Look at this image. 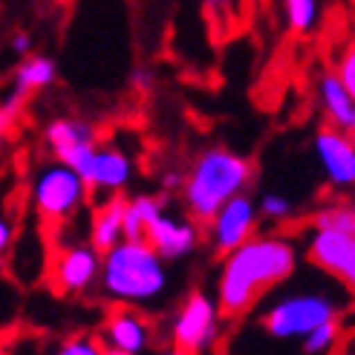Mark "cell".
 Wrapping results in <instances>:
<instances>
[{
	"label": "cell",
	"mask_w": 355,
	"mask_h": 355,
	"mask_svg": "<svg viewBox=\"0 0 355 355\" xmlns=\"http://www.w3.org/2000/svg\"><path fill=\"white\" fill-rule=\"evenodd\" d=\"M153 338V327L141 312H136L133 306H119L107 315V321L101 327V341L104 349H119L128 355H141L150 347Z\"/></svg>",
	"instance_id": "obj_13"
},
{
	"label": "cell",
	"mask_w": 355,
	"mask_h": 355,
	"mask_svg": "<svg viewBox=\"0 0 355 355\" xmlns=\"http://www.w3.org/2000/svg\"><path fill=\"white\" fill-rule=\"evenodd\" d=\"M165 257L148 240H124L104 252L101 292L124 306H148L162 300L168 292Z\"/></svg>",
	"instance_id": "obj_2"
},
{
	"label": "cell",
	"mask_w": 355,
	"mask_h": 355,
	"mask_svg": "<svg viewBox=\"0 0 355 355\" xmlns=\"http://www.w3.org/2000/svg\"><path fill=\"white\" fill-rule=\"evenodd\" d=\"M312 228L355 234V208H352V202H327V205H321L312 214Z\"/></svg>",
	"instance_id": "obj_19"
},
{
	"label": "cell",
	"mask_w": 355,
	"mask_h": 355,
	"mask_svg": "<svg viewBox=\"0 0 355 355\" xmlns=\"http://www.w3.org/2000/svg\"><path fill=\"white\" fill-rule=\"evenodd\" d=\"M315 159L321 165L324 180L335 191H352L355 188V136L327 124L315 133Z\"/></svg>",
	"instance_id": "obj_10"
},
{
	"label": "cell",
	"mask_w": 355,
	"mask_h": 355,
	"mask_svg": "<svg viewBox=\"0 0 355 355\" xmlns=\"http://www.w3.org/2000/svg\"><path fill=\"white\" fill-rule=\"evenodd\" d=\"M257 220H260V205L248 197V193H240V197L228 200L211 223H205L208 228V243L217 254H228L234 252L237 245H243L248 237H254L257 232Z\"/></svg>",
	"instance_id": "obj_8"
},
{
	"label": "cell",
	"mask_w": 355,
	"mask_h": 355,
	"mask_svg": "<svg viewBox=\"0 0 355 355\" xmlns=\"http://www.w3.org/2000/svg\"><path fill=\"white\" fill-rule=\"evenodd\" d=\"M335 341H338V324H335V321L321 324V327L312 329L304 338V352L306 355H324L327 349L335 347Z\"/></svg>",
	"instance_id": "obj_22"
},
{
	"label": "cell",
	"mask_w": 355,
	"mask_h": 355,
	"mask_svg": "<svg viewBox=\"0 0 355 355\" xmlns=\"http://www.w3.org/2000/svg\"><path fill=\"white\" fill-rule=\"evenodd\" d=\"M208 9H214L217 15H225V12H237V3L240 0H205Z\"/></svg>",
	"instance_id": "obj_26"
},
{
	"label": "cell",
	"mask_w": 355,
	"mask_h": 355,
	"mask_svg": "<svg viewBox=\"0 0 355 355\" xmlns=\"http://www.w3.org/2000/svg\"><path fill=\"white\" fill-rule=\"evenodd\" d=\"M87 193L90 185L84 176L55 156L49 162H41L29 176V202L38 211V217L52 225L73 220L84 208Z\"/></svg>",
	"instance_id": "obj_4"
},
{
	"label": "cell",
	"mask_w": 355,
	"mask_h": 355,
	"mask_svg": "<svg viewBox=\"0 0 355 355\" xmlns=\"http://www.w3.org/2000/svg\"><path fill=\"white\" fill-rule=\"evenodd\" d=\"M306 254L321 272L355 292V234L312 228L306 240Z\"/></svg>",
	"instance_id": "obj_11"
},
{
	"label": "cell",
	"mask_w": 355,
	"mask_h": 355,
	"mask_svg": "<svg viewBox=\"0 0 355 355\" xmlns=\"http://www.w3.org/2000/svg\"><path fill=\"white\" fill-rule=\"evenodd\" d=\"M124 208H128V200L107 197L101 205L93 208L90 214V243L98 248V252H110L119 243L128 240V232H124Z\"/></svg>",
	"instance_id": "obj_17"
},
{
	"label": "cell",
	"mask_w": 355,
	"mask_h": 355,
	"mask_svg": "<svg viewBox=\"0 0 355 355\" xmlns=\"http://www.w3.org/2000/svg\"><path fill=\"white\" fill-rule=\"evenodd\" d=\"M44 145L49 153L67 162L69 168H76L81 176L90 171V162L96 156V130L81 119H52L44 128Z\"/></svg>",
	"instance_id": "obj_9"
},
{
	"label": "cell",
	"mask_w": 355,
	"mask_h": 355,
	"mask_svg": "<svg viewBox=\"0 0 355 355\" xmlns=\"http://www.w3.org/2000/svg\"><path fill=\"white\" fill-rule=\"evenodd\" d=\"M9 49L15 52V55L29 58V52H32V35L29 32H15L12 38H9Z\"/></svg>",
	"instance_id": "obj_25"
},
{
	"label": "cell",
	"mask_w": 355,
	"mask_h": 355,
	"mask_svg": "<svg viewBox=\"0 0 355 355\" xmlns=\"http://www.w3.org/2000/svg\"><path fill=\"white\" fill-rule=\"evenodd\" d=\"M12 240H15V232H12L9 220H0V252H6L12 245Z\"/></svg>",
	"instance_id": "obj_27"
},
{
	"label": "cell",
	"mask_w": 355,
	"mask_h": 355,
	"mask_svg": "<svg viewBox=\"0 0 355 355\" xmlns=\"http://www.w3.org/2000/svg\"><path fill=\"white\" fill-rule=\"evenodd\" d=\"M254 168L245 156L228 148H208L202 150L182 180V202L185 211L197 223H211L217 211L240 197L252 185Z\"/></svg>",
	"instance_id": "obj_3"
},
{
	"label": "cell",
	"mask_w": 355,
	"mask_h": 355,
	"mask_svg": "<svg viewBox=\"0 0 355 355\" xmlns=\"http://www.w3.org/2000/svg\"><path fill=\"white\" fill-rule=\"evenodd\" d=\"M58 76V67L52 58L46 55H29L24 58L21 64L15 67V76H12V93H6L3 98V107H0V121L3 124H12V119L21 110V104L32 96L49 87Z\"/></svg>",
	"instance_id": "obj_14"
},
{
	"label": "cell",
	"mask_w": 355,
	"mask_h": 355,
	"mask_svg": "<svg viewBox=\"0 0 355 355\" xmlns=\"http://www.w3.org/2000/svg\"><path fill=\"white\" fill-rule=\"evenodd\" d=\"M257 205H260V217H263V220H272V223L289 220L292 211H295L292 200L283 197V193H277V191H266L263 197L257 200Z\"/></svg>",
	"instance_id": "obj_21"
},
{
	"label": "cell",
	"mask_w": 355,
	"mask_h": 355,
	"mask_svg": "<svg viewBox=\"0 0 355 355\" xmlns=\"http://www.w3.org/2000/svg\"><path fill=\"white\" fill-rule=\"evenodd\" d=\"M52 355H104L101 344L87 338V335H78V338H69L67 344H61Z\"/></svg>",
	"instance_id": "obj_23"
},
{
	"label": "cell",
	"mask_w": 355,
	"mask_h": 355,
	"mask_svg": "<svg viewBox=\"0 0 355 355\" xmlns=\"http://www.w3.org/2000/svg\"><path fill=\"white\" fill-rule=\"evenodd\" d=\"M133 81H136V87H150V73H148V69H136V73H133Z\"/></svg>",
	"instance_id": "obj_28"
},
{
	"label": "cell",
	"mask_w": 355,
	"mask_h": 355,
	"mask_svg": "<svg viewBox=\"0 0 355 355\" xmlns=\"http://www.w3.org/2000/svg\"><path fill=\"white\" fill-rule=\"evenodd\" d=\"M162 211H165V202L159 197H150V193L130 197L128 208H124V232H128V240H148L150 225Z\"/></svg>",
	"instance_id": "obj_18"
},
{
	"label": "cell",
	"mask_w": 355,
	"mask_h": 355,
	"mask_svg": "<svg viewBox=\"0 0 355 355\" xmlns=\"http://www.w3.org/2000/svg\"><path fill=\"white\" fill-rule=\"evenodd\" d=\"M335 73L341 76V81H344V87L352 93V98H355V44H349L347 49H344V55L338 58V67H335Z\"/></svg>",
	"instance_id": "obj_24"
},
{
	"label": "cell",
	"mask_w": 355,
	"mask_h": 355,
	"mask_svg": "<svg viewBox=\"0 0 355 355\" xmlns=\"http://www.w3.org/2000/svg\"><path fill=\"white\" fill-rule=\"evenodd\" d=\"M338 312H341V300L329 292H286L266 306V312L260 315V327L272 338L304 341L312 329L335 321Z\"/></svg>",
	"instance_id": "obj_5"
},
{
	"label": "cell",
	"mask_w": 355,
	"mask_h": 355,
	"mask_svg": "<svg viewBox=\"0 0 355 355\" xmlns=\"http://www.w3.org/2000/svg\"><path fill=\"white\" fill-rule=\"evenodd\" d=\"M349 202H352V208H355V188H352V197H349Z\"/></svg>",
	"instance_id": "obj_30"
},
{
	"label": "cell",
	"mask_w": 355,
	"mask_h": 355,
	"mask_svg": "<svg viewBox=\"0 0 355 355\" xmlns=\"http://www.w3.org/2000/svg\"><path fill=\"white\" fill-rule=\"evenodd\" d=\"M283 15H286V24L292 32L309 35L318 24L321 6H318V0H283Z\"/></svg>",
	"instance_id": "obj_20"
},
{
	"label": "cell",
	"mask_w": 355,
	"mask_h": 355,
	"mask_svg": "<svg viewBox=\"0 0 355 355\" xmlns=\"http://www.w3.org/2000/svg\"><path fill=\"white\" fill-rule=\"evenodd\" d=\"M223 306L208 292H191L171 318V344L180 355H202L220 338Z\"/></svg>",
	"instance_id": "obj_6"
},
{
	"label": "cell",
	"mask_w": 355,
	"mask_h": 355,
	"mask_svg": "<svg viewBox=\"0 0 355 355\" xmlns=\"http://www.w3.org/2000/svg\"><path fill=\"white\" fill-rule=\"evenodd\" d=\"M315 93H318L321 110H324V116H327V121L332 124V128L347 130V133L355 136V98L344 87L341 76L338 73H321Z\"/></svg>",
	"instance_id": "obj_16"
},
{
	"label": "cell",
	"mask_w": 355,
	"mask_h": 355,
	"mask_svg": "<svg viewBox=\"0 0 355 355\" xmlns=\"http://www.w3.org/2000/svg\"><path fill=\"white\" fill-rule=\"evenodd\" d=\"M104 355H128V352H119V349H104Z\"/></svg>",
	"instance_id": "obj_29"
},
{
	"label": "cell",
	"mask_w": 355,
	"mask_h": 355,
	"mask_svg": "<svg viewBox=\"0 0 355 355\" xmlns=\"http://www.w3.org/2000/svg\"><path fill=\"white\" fill-rule=\"evenodd\" d=\"M297 263V248L283 234H254L234 252L223 254L217 275V300L228 318L245 315L257 300L289 280Z\"/></svg>",
	"instance_id": "obj_1"
},
{
	"label": "cell",
	"mask_w": 355,
	"mask_h": 355,
	"mask_svg": "<svg viewBox=\"0 0 355 355\" xmlns=\"http://www.w3.org/2000/svg\"><path fill=\"white\" fill-rule=\"evenodd\" d=\"M87 185L96 193H104V197H116L121 188H128L133 180V162L130 156L113 148V145H101L96 148V156L90 162V171L84 173Z\"/></svg>",
	"instance_id": "obj_15"
},
{
	"label": "cell",
	"mask_w": 355,
	"mask_h": 355,
	"mask_svg": "<svg viewBox=\"0 0 355 355\" xmlns=\"http://www.w3.org/2000/svg\"><path fill=\"white\" fill-rule=\"evenodd\" d=\"M148 243L165 260H182L200 245V225L191 214L185 217V214H176V211L165 208L162 214L153 220L150 232H148Z\"/></svg>",
	"instance_id": "obj_12"
},
{
	"label": "cell",
	"mask_w": 355,
	"mask_h": 355,
	"mask_svg": "<svg viewBox=\"0 0 355 355\" xmlns=\"http://www.w3.org/2000/svg\"><path fill=\"white\" fill-rule=\"evenodd\" d=\"M104 252L93 243H67L58 248V254L49 263L52 286L61 295H81L101 283Z\"/></svg>",
	"instance_id": "obj_7"
}]
</instances>
